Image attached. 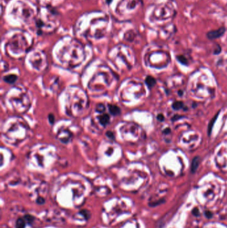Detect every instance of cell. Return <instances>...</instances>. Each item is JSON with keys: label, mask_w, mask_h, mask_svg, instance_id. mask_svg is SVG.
I'll use <instances>...</instances> for the list:
<instances>
[{"label": "cell", "mask_w": 227, "mask_h": 228, "mask_svg": "<svg viewBox=\"0 0 227 228\" xmlns=\"http://www.w3.org/2000/svg\"><path fill=\"white\" fill-rule=\"evenodd\" d=\"M226 31V28L225 27H221L217 30H212V31H209L206 34V36L209 39H214L219 38L222 36Z\"/></svg>", "instance_id": "obj_6"}, {"label": "cell", "mask_w": 227, "mask_h": 228, "mask_svg": "<svg viewBox=\"0 0 227 228\" xmlns=\"http://www.w3.org/2000/svg\"><path fill=\"white\" fill-rule=\"evenodd\" d=\"M139 5V0H120L115 8V15L119 20L125 21L131 16Z\"/></svg>", "instance_id": "obj_4"}, {"label": "cell", "mask_w": 227, "mask_h": 228, "mask_svg": "<svg viewBox=\"0 0 227 228\" xmlns=\"http://www.w3.org/2000/svg\"><path fill=\"white\" fill-rule=\"evenodd\" d=\"M145 83L149 88H151L156 84V80L152 76H147L145 79Z\"/></svg>", "instance_id": "obj_11"}, {"label": "cell", "mask_w": 227, "mask_h": 228, "mask_svg": "<svg viewBox=\"0 0 227 228\" xmlns=\"http://www.w3.org/2000/svg\"><path fill=\"white\" fill-rule=\"evenodd\" d=\"M26 221L24 218H18L16 223V228H25Z\"/></svg>", "instance_id": "obj_13"}, {"label": "cell", "mask_w": 227, "mask_h": 228, "mask_svg": "<svg viewBox=\"0 0 227 228\" xmlns=\"http://www.w3.org/2000/svg\"><path fill=\"white\" fill-rule=\"evenodd\" d=\"M40 7L57 9L65 2V0H36Z\"/></svg>", "instance_id": "obj_5"}, {"label": "cell", "mask_w": 227, "mask_h": 228, "mask_svg": "<svg viewBox=\"0 0 227 228\" xmlns=\"http://www.w3.org/2000/svg\"><path fill=\"white\" fill-rule=\"evenodd\" d=\"M177 58L178 61L181 63H182V64H183V65H187L188 64L187 60L186 59V57L184 55H178Z\"/></svg>", "instance_id": "obj_16"}, {"label": "cell", "mask_w": 227, "mask_h": 228, "mask_svg": "<svg viewBox=\"0 0 227 228\" xmlns=\"http://www.w3.org/2000/svg\"><path fill=\"white\" fill-rule=\"evenodd\" d=\"M59 26V16L55 9L40 7L39 14L34 24L37 34H51L56 31Z\"/></svg>", "instance_id": "obj_3"}, {"label": "cell", "mask_w": 227, "mask_h": 228, "mask_svg": "<svg viewBox=\"0 0 227 228\" xmlns=\"http://www.w3.org/2000/svg\"><path fill=\"white\" fill-rule=\"evenodd\" d=\"M99 121L102 125L106 126L110 122V117L108 114H102L99 117Z\"/></svg>", "instance_id": "obj_7"}, {"label": "cell", "mask_w": 227, "mask_h": 228, "mask_svg": "<svg viewBox=\"0 0 227 228\" xmlns=\"http://www.w3.org/2000/svg\"><path fill=\"white\" fill-rule=\"evenodd\" d=\"M106 135L109 137V138H110L111 140H114L115 139V135H114V133L112 132H110V131H109L107 132L106 133Z\"/></svg>", "instance_id": "obj_19"}, {"label": "cell", "mask_w": 227, "mask_h": 228, "mask_svg": "<svg viewBox=\"0 0 227 228\" xmlns=\"http://www.w3.org/2000/svg\"><path fill=\"white\" fill-rule=\"evenodd\" d=\"M184 106L183 103L182 101H175L173 104V108L175 110H178V109L183 108Z\"/></svg>", "instance_id": "obj_14"}, {"label": "cell", "mask_w": 227, "mask_h": 228, "mask_svg": "<svg viewBox=\"0 0 227 228\" xmlns=\"http://www.w3.org/2000/svg\"><path fill=\"white\" fill-rule=\"evenodd\" d=\"M112 27L108 13L102 11H92L81 15L74 25V34L87 41L98 40L105 37Z\"/></svg>", "instance_id": "obj_1"}, {"label": "cell", "mask_w": 227, "mask_h": 228, "mask_svg": "<svg viewBox=\"0 0 227 228\" xmlns=\"http://www.w3.org/2000/svg\"><path fill=\"white\" fill-rule=\"evenodd\" d=\"M40 7L31 0H16L10 8L9 15L12 21L21 26H34Z\"/></svg>", "instance_id": "obj_2"}, {"label": "cell", "mask_w": 227, "mask_h": 228, "mask_svg": "<svg viewBox=\"0 0 227 228\" xmlns=\"http://www.w3.org/2000/svg\"><path fill=\"white\" fill-rule=\"evenodd\" d=\"M218 116H219V113L217 114V115H215V116H214V117H213V118L210 120V123H209V127H208V133H209V135L211 134L212 130V128H213L214 123H215V122L217 121V119L218 118Z\"/></svg>", "instance_id": "obj_12"}, {"label": "cell", "mask_w": 227, "mask_h": 228, "mask_svg": "<svg viewBox=\"0 0 227 228\" xmlns=\"http://www.w3.org/2000/svg\"><path fill=\"white\" fill-rule=\"evenodd\" d=\"M109 111L110 112V114L113 115H117L121 113L120 108L115 105H109Z\"/></svg>", "instance_id": "obj_8"}, {"label": "cell", "mask_w": 227, "mask_h": 228, "mask_svg": "<svg viewBox=\"0 0 227 228\" xmlns=\"http://www.w3.org/2000/svg\"><path fill=\"white\" fill-rule=\"evenodd\" d=\"M36 202L37 203H38L39 205H42V204H43L44 203H45V200H44V198L41 197H39L36 200Z\"/></svg>", "instance_id": "obj_20"}, {"label": "cell", "mask_w": 227, "mask_h": 228, "mask_svg": "<svg viewBox=\"0 0 227 228\" xmlns=\"http://www.w3.org/2000/svg\"><path fill=\"white\" fill-rule=\"evenodd\" d=\"M197 213H198V210H197V209H194V210H193L194 214V215H197V214H198Z\"/></svg>", "instance_id": "obj_23"}, {"label": "cell", "mask_w": 227, "mask_h": 228, "mask_svg": "<svg viewBox=\"0 0 227 228\" xmlns=\"http://www.w3.org/2000/svg\"><path fill=\"white\" fill-rule=\"evenodd\" d=\"M157 118L159 121H160V122H163L164 119H165V117L163 115V114H159L157 117Z\"/></svg>", "instance_id": "obj_22"}, {"label": "cell", "mask_w": 227, "mask_h": 228, "mask_svg": "<svg viewBox=\"0 0 227 228\" xmlns=\"http://www.w3.org/2000/svg\"><path fill=\"white\" fill-rule=\"evenodd\" d=\"M17 79V76L14 75V74H11V75H6V76H5V77L3 78V80L8 83H15Z\"/></svg>", "instance_id": "obj_9"}, {"label": "cell", "mask_w": 227, "mask_h": 228, "mask_svg": "<svg viewBox=\"0 0 227 228\" xmlns=\"http://www.w3.org/2000/svg\"><path fill=\"white\" fill-rule=\"evenodd\" d=\"M24 219L25 220L26 223L28 224H31L35 220V218L31 215H25L24 216Z\"/></svg>", "instance_id": "obj_15"}, {"label": "cell", "mask_w": 227, "mask_h": 228, "mask_svg": "<svg viewBox=\"0 0 227 228\" xmlns=\"http://www.w3.org/2000/svg\"><path fill=\"white\" fill-rule=\"evenodd\" d=\"M79 213H80L81 215H82V216H83L84 218L86 219H89L91 216L90 213H89V211H88L87 210H81L80 212H79Z\"/></svg>", "instance_id": "obj_17"}, {"label": "cell", "mask_w": 227, "mask_h": 228, "mask_svg": "<svg viewBox=\"0 0 227 228\" xmlns=\"http://www.w3.org/2000/svg\"><path fill=\"white\" fill-rule=\"evenodd\" d=\"M48 118H49V122L51 123H53L55 122V117L54 115H53L52 114H50L49 115V116H48Z\"/></svg>", "instance_id": "obj_21"}, {"label": "cell", "mask_w": 227, "mask_h": 228, "mask_svg": "<svg viewBox=\"0 0 227 228\" xmlns=\"http://www.w3.org/2000/svg\"><path fill=\"white\" fill-rule=\"evenodd\" d=\"M96 111L99 113H102L105 110V107L103 104H99L96 106Z\"/></svg>", "instance_id": "obj_18"}, {"label": "cell", "mask_w": 227, "mask_h": 228, "mask_svg": "<svg viewBox=\"0 0 227 228\" xmlns=\"http://www.w3.org/2000/svg\"><path fill=\"white\" fill-rule=\"evenodd\" d=\"M199 162H200V158H199V156H196L193 159L192 164H191V171H192V172H194L197 169L199 166Z\"/></svg>", "instance_id": "obj_10"}]
</instances>
